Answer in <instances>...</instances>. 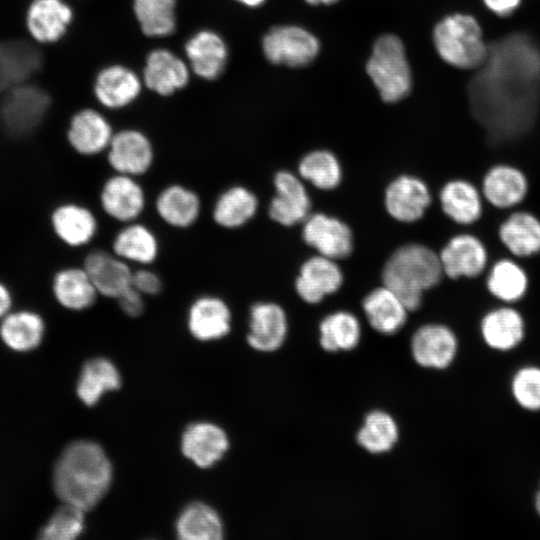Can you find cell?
<instances>
[{
    "label": "cell",
    "instance_id": "obj_1",
    "mask_svg": "<svg viewBox=\"0 0 540 540\" xmlns=\"http://www.w3.org/2000/svg\"><path fill=\"white\" fill-rule=\"evenodd\" d=\"M468 98L474 117L493 139L527 132L540 103V48L532 37L516 32L489 45Z\"/></svg>",
    "mask_w": 540,
    "mask_h": 540
},
{
    "label": "cell",
    "instance_id": "obj_2",
    "mask_svg": "<svg viewBox=\"0 0 540 540\" xmlns=\"http://www.w3.org/2000/svg\"><path fill=\"white\" fill-rule=\"evenodd\" d=\"M112 480L111 463L102 448L91 441H76L61 453L53 473L55 493L63 503L84 511L106 494Z\"/></svg>",
    "mask_w": 540,
    "mask_h": 540
},
{
    "label": "cell",
    "instance_id": "obj_3",
    "mask_svg": "<svg viewBox=\"0 0 540 540\" xmlns=\"http://www.w3.org/2000/svg\"><path fill=\"white\" fill-rule=\"evenodd\" d=\"M443 269L434 251L420 244H408L397 249L387 260L382 279L409 311L416 310L423 292L436 286Z\"/></svg>",
    "mask_w": 540,
    "mask_h": 540
},
{
    "label": "cell",
    "instance_id": "obj_4",
    "mask_svg": "<svg viewBox=\"0 0 540 540\" xmlns=\"http://www.w3.org/2000/svg\"><path fill=\"white\" fill-rule=\"evenodd\" d=\"M432 38L439 57L455 68L478 69L487 58L489 45L477 19L469 14L443 17L435 25Z\"/></svg>",
    "mask_w": 540,
    "mask_h": 540
},
{
    "label": "cell",
    "instance_id": "obj_5",
    "mask_svg": "<svg viewBox=\"0 0 540 540\" xmlns=\"http://www.w3.org/2000/svg\"><path fill=\"white\" fill-rule=\"evenodd\" d=\"M366 72L384 102L396 103L411 91V68L404 44L396 35L378 37L367 60Z\"/></svg>",
    "mask_w": 540,
    "mask_h": 540
},
{
    "label": "cell",
    "instance_id": "obj_6",
    "mask_svg": "<svg viewBox=\"0 0 540 540\" xmlns=\"http://www.w3.org/2000/svg\"><path fill=\"white\" fill-rule=\"evenodd\" d=\"M49 105L50 98L41 88L18 85L0 101V125L11 137H26L42 122Z\"/></svg>",
    "mask_w": 540,
    "mask_h": 540
},
{
    "label": "cell",
    "instance_id": "obj_7",
    "mask_svg": "<svg viewBox=\"0 0 540 540\" xmlns=\"http://www.w3.org/2000/svg\"><path fill=\"white\" fill-rule=\"evenodd\" d=\"M319 50L317 37L298 25L274 26L262 38L263 54L275 65L307 66L317 57Z\"/></svg>",
    "mask_w": 540,
    "mask_h": 540
},
{
    "label": "cell",
    "instance_id": "obj_8",
    "mask_svg": "<svg viewBox=\"0 0 540 540\" xmlns=\"http://www.w3.org/2000/svg\"><path fill=\"white\" fill-rule=\"evenodd\" d=\"M99 204L106 216L121 224L139 220L146 207V193L139 178L113 173L99 192Z\"/></svg>",
    "mask_w": 540,
    "mask_h": 540
},
{
    "label": "cell",
    "instance_id": "obj_9",
    "mask_svg": "<svg viewBox=\"0 0 540 540\" xmlns=\"http://www.w3.org/2000/svg\"><path fill=\"white\" fill-rule=\"evenodd\" d=\"M106 159L114 173L140 178L154 165L155 152L145 133L129 128L114 133Z\"/></svg>",
    "mask_w": 540,
    "mask_h": 540
},
{
    "label": "cell",
    "instance_id": "obj_10",
    "mask_svg": "<svg viewBox=\"0 0 540 540\" xmlns=\"http://www.w3.org/2000/svg\"><path fill=\"white\" fill-rule=\"evenodd\" d=\"M84 269L99 296L117 299L132 286L133 268L111 250L95 249L84 258Z\"/></svg>",
    "mask_w": 540,
    "mask_h": 540
},
{
    "label": "cell",
    "instance_id": "obj_11",
    "mask_svg": "<svg viewBox=\"0 0 540 540\" xmlns=\"http://www.w3.org/2000/svg\"><path fill=\"white\" fill-rule=\"evenodd\" d=\"M302 236L306 244L319 255L337 260L350 255L353 236L341 220L323 213L313 214L305 220Z\"/></svg>",
    "mask_w": 540,
    "mask_h": 540
},
{
    "label": "cell",
    "instance_id": "obj_12",
    "mask_svg": "<svg viewBox=\"0 0 540 540\" xmlns=\"http://www.w3.org/2000/svg\"><path fill=\"white\" fill-rule=\"evenodd\" d=\"M232 313L227 302L214 294L196 297L187 312L190 334L200 341L225 337L231 330Z\"/></svg>",
    "mask_w": 540,
    "mask_h": 540
},
{
    "label": "cell",
    "instance_id": "obj_13",
    "mask_svg": "<svg viewBox=\"0 0 540 540\" xmlns=\"http://www.w3.org/2000/svg\"><path fill=\"white\" fill-rule=\"evenodd\" d=\"M50 223L55 236L71 248L91 243L99 229L95 213L77 202H64L56 206L51 212Z\"/></svg>",
    "mask_w": 540,
    "mask_h": 540
},
{
    "label": "cell",
    "instance_id": "obj_14",
    "mask_svg": "<svg viewBox=\"0 0 540 540\" xmlns=\"http://www.w3.org/2000/svg\"><path fill=\"white\" fill-rule=\"evenodd\" d=\"M457 339L448 327L426 324L418 328L411 339L414 361L430 369H445L455 358Z\"/></svg>",
    "mask_w": 540,
    "mask_h": 540
},
{
    "label": "cell",
    "instance_id": "obj_15",
    "mask_svg": "<svg viewBox=\"0 0 540 540\" xmlns=\"http://www.w3.org/2000/svg\"><path fill=\"white\" fill-rule=\"evenodd\" d=\"M114 135L109 121L94 109H82L69 123L67 140L71 148L82 156H96L106 152Z\"/></svg>",
    "mask_w": 540,
    "mask_h": 540
},
{
    "label": "cell",
    "instance_id": "obj_16",
    "mask_svg": "<svg viewBox=\"0 0 540 540\" xmlns=\"http://www.w3.org/2000/svg\"><path fill=\"white\" fill-rule=\"evenodd\" d=\"M287 317L278 304L257 302L249 312L247 342L260 352H273L284 343L287 335Z\"/></svg>",
    "mask_w": 540,
    "mask_h": 540
},
{
    "label": "cell",
    "instance_id": "obj_17",
    "mask_svg": "<svg viewBox=\"0 0 540 540\" xmlns=\"http://www.w3.org/2000/svg\"><path fill=\"white\" fill-rule=\"evenodd\" d=\"M276 195L270 202L269 216L275 222L291 226L305 221L311 202L302 181L288 171L275 175Z\"/></svg>",
    "mask_w": 540,
    "mask_h": 540
},
{
    "label": "cell",
    "instance_id": "obj_18",
    "mask_svg": "<svg viewBox=\"0 0 540 540\" xmlns=\"http://www.w3.org/2000/svg\"><path fill=\"white\" fill-rule=\"evenodd\" d=\"M154 207L158 217L166 225L187 229L198 221L202 202L195 190L181 183H171L159 191Z\"/></svg>",
    "mask_w": 540,
    "mask_h": 540
},
{
    "label": "cell",
    "instance_id": "obj_19",
    "mask_svg": "<svg viewBox=\"0 0 540 540\" xmlns=\"http://www.w3.org/2000/svg\"><path fill=\"white\" fill-rule=\"evenodd\" d=\"M387 212L401 222L419 220L431 203L426 184L413 176L403 175L393 180L385 191Z\"/></svg>",
    "mask_w": 540,
    "mask_h": 540
},
{
    "label": "cell",
    "instance_id": "obj_20",
    "mask_svg": "<svg viewBox=\"0 0 540 540\" xmlns=\"http://www.w3.org/2000/svg\"><path fill=\"white\" fill-rule=\"evenodd\" d=\"M111 251L130 265L151 266L160 253L156 233L139 220L123 224L114 235Z\"/></svg>",
    "mask_w": 540,
    "mask_h": 540
},
{
    "label": "cell",
    "instance_id": "obj_21",
    "mask_svg": "<svg viewBox=\"0 0 540 540\" xmlns=\"http://www.w3.org/2000/svg\"><path fill=\"white\" fill-rule=\"evenodd\" d=\"M188 81L187 64L172 51L158 48L147 55L143 82L150 90L168 96L185 87Z\"/></svg>",
    "mask_w": 540,
    "mask_h": 540
},
{
    "label": "cell",
    "instance_id": "obj_22",
    "mask_svg": "<svg viewBox=\"0 0 540 540\" xmlns=\"http://www.w3.org/2000/svg\"><path fill=\"white\" fill-rule=\"evenodd\" d=\"M342 282V271L334 259L318 255L303 263L295 281V288L302 300L316 304L325 296L336 292Z\"/></svg>",
    "mask_w": 540,
    "mask_h": 540
},
{
    "label": "cell",
    "instance_id": "obj_23",
    "mask_svg": "<svg viewBox=\"0 0 540 540\" xmlns=\"http://www.w3.org/2000/svg\"><path fill=\"white\" fill-rule=\"evenodd\" d=\"M192 71L202 79L215 80L224 71L228 48L224 39L212 30H200L185 44Z\"/></svg>",
    "mask_w": 540,
    "mask_h": 540
},
{
    "label": "cell",
    "instance_id": "obj_24",
    "mask_svg": "<svg viewBox=\"0 0 540 540\" xmlns=\"http://www.w3.org/2000/svg\"><path fill=\"white\" fill-rule=\"evenodd\" d=\"M141 86L142 82L133 70L114 64L99 71L93 89L101 105L109 109H119L139 96Z\"/></svg>",
    "mask_w": 540,
    "mask_h": 540
},
{
    "label": "cell",
    "instance_id": "obj_25",
    "mask_svg": "<svg viewBox=\"0 0 540 540\" xmlns=\"http://www.w3.org/2000/svg\"><path fill=\"white\" fill-rule=\"evenodd\" d=\"M229 441L222 428L208 422L190 425L183 433V454L197 466L207 468L214 465L226 453Z\"/></svg>",
    "mask_w": 540,
    "mask_h": 540
},
{
    "label": "cell",
    "instance_id": "obj_26",
    "mask_svg": "<svg viewBox=\"0 0 540 540\" xmlns=\"http://www.w3.org/2000/svg\"><path fill=\"white\" fill-rule=\"evenodd\" d=\"M51 290L56 302L70 311L91 308L99 294L83 266L59 269L52 278Z\"/></svg>",
    "mask_w": 540,
    "mask_h": 540
},
{
    "label": "cell",
    "instance_id": "obj_27",
    "mask_svg": "<svg viewBox=\"0 0 540 540\" xmlns=\"http://www.w3.org/2000/svg\"><path fill=\"white\" fill-rule=\"evenodd\" d=\"M445 273L450 278L474 277L484 269L487 261L483 244L474 236L461 234L453 237L439 254Z\"/></svg>",
    "mask_w": 540,
    "mask_h": 540
},
{
    "label": "cell",
    "instance_id": "obj_28",
    "mask_svg": "<svg viewBox=\"0 0 540 540\" xmlns=\"http://www.w3.org/2000/svg\"><path fill=\"white\" fill-rule=\"evenodd\" d=\"M42 64L40 52L26 41L0 43V94L21 85Z\"/></svg>",
    "mask_w": 540,
    "mask_h": 540
},
{
    "label": "cell",
    "instance_id": "obj_29",
    "mask_svg": "<svg viewBox=\"0 0 540 540\" xmlns=\"http://www.w3.org/2000/svg\"><path fill=\"white\" fill-rule=\"evenodd\" d=\"M73 13L62 0H34L27 14L31 35L42 43L58 41L67 31Z\"/></svg>",
    "mask_w": 540,
    "mask_h": 540
},
{
    "label": "cell",
    "instance_id": "obj_30",
    "mask_svg": "<svg viewBox=\"0 0 540 540\" xmlns=\"http://www.w3.org/2000/svg\"><path fill=\"white\" fill-rule=\"evenodd\" d=\"M363 311L374 330L391 335L405 325L409 310L400 298L384 285L372 290L364 298Z\"/></svg>",
    "mask_w": 540,
    "mask_h": 540
},
{
    "label": "cell",
    "instance_id": "obj_31",
    "mask_svg": "<svg viewBox=\"0 0 540 540\" xmlns=\"http://www.w3.org/2000/svg\"><path fill=\"white\" fill-rule=\"evenodd\" d=\"M257 209L258 199L250 189L242 185H232L216 197L211 215L218 227L237 229L248 223Z\"/></svg>",
    "mask_w": 540,
    "mask_h": 540
},
{
    "label": "cell",
    "instance_id": "obj_32",
    "mask_svg": "<svg viewBox=\"0 0 540 540\" xmlns=\"http://www.w3.org/2000/svg\"><path fill=\"white\" fill-rule=\"evenodd\" d=\"M45 322L32 310L9 312L0 320V337L4 344L17 352L35 349L42 342Z\"/></svg>",
    "mask_w": 540,
    "mask_h": 540
},
{
    "label": "cell",
    "instance_id": "obj_33",
    "mask_svg": "<svg viewBox=\"0 0 540 540\" xmlns=\"http://www.w3.org/2000/svg\"><path fill=\"white\" fill-rule=\"evenodd\" d=\"M527 181L521 171L514 167L498 165L486 174L483 192L486 199L496 207L516 205L526 195Z\"/></svg>",
    "mask_w": 540,
    "mask_h": 540
},
{
    "label": "cell",
    "instance_id": "obj_34",
    "mask_svg": "<svg viewBox=\"0 0 540 540\" xmlns=\"http://www.w3.org/2000/svg\"><path fill=\"white\" fill-rule=\"evenodd\" d=\"M120 384V374L111 361L93 358L81 370L77 394L84 404L93 406L106 392L118 389Z\"/></svg>",
    "mask_w": 540,
    "mask_h": 540
},
{
    "label": "cell",
    "instance_id": "obj_35",
    "mask_svg": "<svg viewBox=\"0 0 540 540\" xmlns=\"http://www.w3.org/2000/svg\"><path fill=\"white\" fill-rule=\"evenodd\" d=\"M481 332L491 348L509 350L523 339L524 322L516 310L499 308L485 315L481 323Z\"/></svg>",
    "mask_w": 540,
    "mask_h": 540
},
{
    "label": "cell",
    "instance_id": "obj_36",
    "mask_svg": "<svg viewBox=\"0 0 540 540\" xmlns=\"http://www.w3.org/2000/svg\"><path fill=\"white\" fill-rule=\"evenodd\" d=\"M223 532L217 512L201 502L188 505L176 522V533L183 540H219Z\"/></svg>",
    "mask_w": 540,
    "mask_h": 540
},
{
    "label": "cell",
    "instance_id": "obj_37",
    "mask_svg": "<svg viewBox=\"0 0 540 540\" xmlns=\"http://www.w3.org/2000/svg\"><path fill=\"white\" fill-rule=\"evenodd\" d=\"M504 245L517 256H530L540 251V221L530 213L512 214L500 227Z\"/></svg>",
    "mask_w": 540,
    "mask_h": 540
},
{
    "label": "cell",
    "instance_id": "obj_38",
    "mask_svg": "<svg viewBox=\"0 0 540 540\" xmlns=\"http://www.w3.org/2000/svg\"><path fill=\"white\" fill-rule=\"evenodd\" d=\"M319 333V342L325 351H349L356 348L361 339V325L352 313L337 311L321 321Z\"/></svg>",
    "mask_w": 540,
    "mask_h": 540
},
{
    "label": "cell",
    "instance_id": "obj_39",
    "mask_svg": "<svg viewBox=\"0 0 540 540\" xmlns=\"http://www.w3.org/2000/svg\"><path fill=\"white\" fill-rule=\"evenodd\" d=\"M440 203L444 213L460 224L475 222L481 215V199L469 182L454 180L441 190Z\"/></svg>",
    "mask_w": 540,
    "mask_h": 540
},
{
    "label": "cell",
    "instance_id": "obj_40",
    "mask_svg": "<svg viewBox=\"0 0 540 540\" xmlns=\"http://www.w3.org/2000/svg\"><path fill=\"white\" fill-rule=\"evenodd\" d=\"M398 437L399 429L395 419L382 410L368 413L356 436L358 444L372 454L390 451Z\"/></svg>",
    "mask_w": 540,
    "mask_h": 540
},
{
    "label": "cell",
    "instance_id": "obj_41",
    "mask_svg": "<svg viewBox=\"0 0 540 540\" xmlns=\"http://www.w3.org/2000/svg\"><path fill=\"white\" fill-rule=\"evenodd\" d=\"M176 0H133L134 15L149 37L171 35L176 28Z\"/></svg>",
    "mask_w": 540,
    "mask_h": 540
},
{
    "label": "cell",
    "instance_id": "obj_42",
    "mask_svg": "<svg viewBox=\"0 0 540 540\" xmlns=\"http://www.w3.org/2000/svg\"><path fill=\"white\" fill-rule=\"evenodd\" d=\"M298 169L302 178L322 190L334 189L341 182L340 163L334 154L326 150H316L305 155Z\"/></svg>",
    "mask_w": 540,
    "mask_h": 540
},
{
    "label": "cell",
    "instance_id": "obj_43",
    "mask_svg": "<svg viewBox=\"0 0 540 540\" xmlns=\"http://www.w3.org/2000/svg\"><path fill=\"white\" fill-rule=\"evenodd\" d=\"M527 277L520 266L510 260L498 261L492 268L487 286L497 298L512 302L523 297L527 289Z\"/></svg>",
    "mask_w": 540,
    "mask_h": 540
},
{
    "label": "cell",
    "instance_id": "obj_44",
    "mask_svg": "<svg viewBox=\"0 0 540 540\" xmlns=\"http://www.w3.org/2000/svg\"><path fill=\"white\" fill-rule=\"evenodd\" d=\"M84 510L64 503L41 529L39 537L44 540H73L84 528Z\"/></svg>",
    "mask_w": 540,
    "mask_h": 540
},
{
    "label": "cell",
    "instance_id": "obj_45",
    "mask_svg": "<svg viewBox=\"0 0 540 540\" xmlns=\"http://www.w3.org/2000/svg\"><path fill=\"white\" fill-rule=\"evenodd\" d=\"M512 393L517 403L527 410H540V368L520 369L512 380Z\"/></svg>",
    "mask_w": 540,
    "mask_h": 540
},
{
    "label": "cell",
    "instance_id": "obj_46",
    "mask_svg": "<svg viewBox=\"0 0 540 540\" xmlns=\"http://www.w3.org/2000/svg\"><path fill=\"white\" fill-rule=\"evenodd\" d=\"M132 287L145 297H152L159 295L163 291L164 283L156 271L150 266H144L133 270Z\"/></svg>",
    "mask_w": 540,
    "mask_h": 540
},
{
    "label": "cell",
    "instance_id": "obj_47",
    "mask_svg": "<svg viewBox=\"0 0 540 540\" xmlns=\"http://www.w3.org/2000/svg\"><path fill=\"white\" fill-rule=\"evenodd\" d=\"M116 301L122 312L129 317H139L145 310V296L132 286Z\"/></svg>",
    "mask_w": 540,
    "mask_h": 540
},
{
    "label": "cell",
    "instance_id": "obj_48",
    "mask_svg": "<svg viewBox=\"0 0 540 540\" xmlns=\"http://www.w3.org/2000/svg\"><path fill=\"white\" fill-rule=\"evenodd\" d=\"M522 0H483L484 5L494 14L507 17L514 13Z\"/></svg>",
    "mask_w": 540,
    "mask_h": 540
},
{
    "label": "cell",
    "instance_id": "obj_49",
    "mask_svg": "<svg viewBox=\"0 0 540 540\" xmlns=\"http://www.w3.org/2000/svg\"><path fill=\"white\" fill-rule=\"evenodd\" d=\"M12 304L13 297L10 289L0 281V320L10 312Z\"/></svg>",
    "mask_w": 540,
    "mask_h": 540
},
{
    "label": "cell",
    "instance_id": "obj_50",
    "mask_svg": "<svg viewBox=\"0 0 540 540\" xmlns=\"http://www.w3.org/2000/svg\"><path fill=\"white\" fill-rule=\"evenodd\" d=\"M235 1L249 8H256L264 4L266 0H235Z\"/></svg>",
    "mask_w": 540,
    "mask_h": 540
},
{
    "label": "cell",
    "instance_id": "obj_51",
    "mask_svg": "<svg viewBox=\"0 0 540 540\" xmlns=\"http://www.w3.org/2000/svg\"><path fill=\"white\" fill-rule=\"evenodd\" d=\"M306 3L311 5H331L339 0H304Z\"/></svg>",
    "mask_w": 540,
    "mask_h": 540
},
{
    "label": "cell",
    "instance_id": "obj_52",
    "mask_svg": "<svg viewBox=\"0 0 540 540\" xmlns=\"http://www.w3.org/2000/svg\"><path fill=\"white\" fill-rule=\"evenodd\" d=\"M535 508H536L537 513L540 516V490L537 492L535 496Z\"/></svg>",
    "mask_w": 540,
    "mask_h": 540
}]
</instances>
